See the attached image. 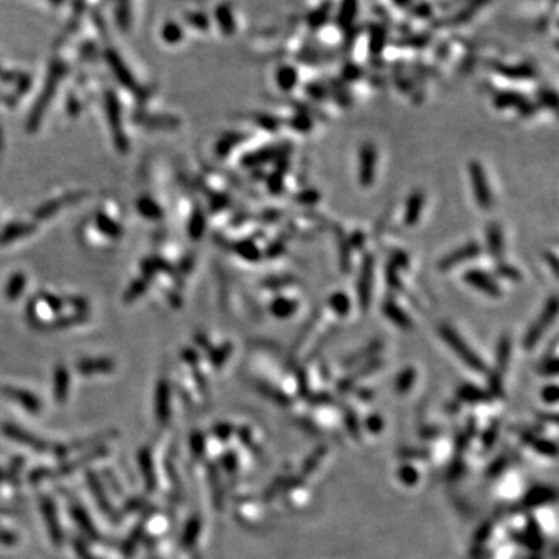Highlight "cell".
I'll return each instance as SVG.
<instances>
[{"label":"cell","instance_id":"6da1fadb","mask_svg":"<svg viewBox=\"0 0 559 559\" xmlns=\"http://www.w3.org/2000/svg\"><path fill=\"white\" fill-rule=\"evenodd\" d=\"M440 336H441V339H443L455 351V355H459L461 359H463V362L468 364L469 367H472L477 371L485 370V365H483V362L480 361V357L468 347L466 342L461 339V337L457 334V331H455L452 327L441 325Z\"/></svg>","mask_w":559,"mask_h":559},{"label":"cell","instance_id":"7a4b0ae2","mask_svg":"<svg viewBox=\"0 0 559 559\" xmlns=\"http://www.w3.org/2000/svg\"><path fill=\"white\" fill-rule=\"evenodd\" d=\"M469 179H471L475 201L482 209H489L493 205V193L489 188L486 172L479 162L469 163Z\"/></svg>","mask_w":559,"mask_h":559},{"label":"cell","instance_id":"3957f363","mask_svg":"<svg viewBox=\"0 0 559 559\" xmlns=\"http://www.w3.org/2000/svg\"><path fill=\"white\" fill-rule=\"evenodd\" d=\"M376 163H378V153L373 144L367 143L361 148L359 153V182L364 186H368L375 181L376 176Z\"/></svg>","mask_w":559,"mask_h":559},{"label":"cell","instance_id":"277c9868","mask_svg":"<svg viewBox=\"0 0 559 559\" xmlns=\"http://www.w3.org/2000/svg\"><path fill=\"white\" fill-rule=\"evenodd\" d=\"M373 271H375V258L367 255L361 267V275L357 281V295L359 305L364 309H368L371 300V286H373Z\"/></svg>","mask_w":559,"mask_h":559},{"label":"cell","instance_id":"5b68a950","mask_svg":"<svg viewBox=\"0 0 559 559\" xmlns=\"http://www.w3.org/2000/svg\"><path fill=\"white\" fill-rule=\"evenodd\" d=\"M465 281L483 294H488L491 297L500 295L499 283H497L488 272H483L480 269H469V271H466Z\"/></svg>","mask_w":559,"mask_h":559},{"label":"cell","instance_id":"8992f818","mask_svg":"<svg viewBox=\"0 0 559 559\" xmlns=\"http://www.w3.org/2000/svg\"><path fill=\"white\" fill-rule=\"evenodd\" d=\"M480 251H482L480 244L475 243V241H471V243L461 246L460 248H457V251L446 255V257L440 261L438 267L441 269V271H447V269H452L455 266L465 263V261L479 257Z\"/></svg>","mask_w":559,"mask_h":559},{"label":"cell","instance_id":"52a82bcc","mask_svg":"<svg viewBox=\"0 0 559 559\" xmlns=\"http://www.w3.org/2000/svg\"><path fill=\"white\" fill-rule=\"evenodd\" d=\"M382 314L399 328H403V329L412 328L410 317L404 313V309L399 306L398 303H395V300L393 299H387L382 303Z\"/></svg>","mask_w":559,"mask_h":559},{"label":"cell","instance_id":"ba28073f","mask_svg":"<svg viewBox=\"0 0 559 559\" xmlns=\"http://www.w3.org/2000/svg\"><path fill=\"white\" fill-rule=\"evenodd\" d=\"M423 207H424V193L413 191L405 202V211H404L405 225H415L418 223Z\"/></svg>","mask_w":559,"mask_h":559},{"label":"cell","instance_id":"9c48e42d","mask_svg":"<svg viewBox=\"0 0 559 559\" xmlns=\"http://www.w3.org/2000/svg\"><path fill=\"white\" fill-rule=\"evenodd\" d=\"M486 239H488V251L494 258L500 260L503 255V233L500 225L497 223H491L486 229Z\"/></svg>","mask_w":559,"mask_h":559},{"label":"cell","instance_id":"30bf717a","mask_svg":"<svg viewBox=\"0 0 559 559\" xmlns=\"http://www.w3.org/2000/svg\"><path fill=\"white\" fill-rule=\"evenodd\" d=\"M357 11H359L357 0H342L339 11H337V24H339V27H342V29H348V27H351V24L356 20Z\"/></svg>","mask_w":559,"mask_h":559},{"label":"cell","instance_id":"8fae6325","mask_svg":"<svg viewBox=\"0 0 559 559\" xmlns=\"http://www.w3.org/2000/svg\"><path fill=\"white\" fill-rule=\"evenodd\" d=\"M299 303L288 297H277L271 303V313L277 317V319H289L295 314Z\"/></svg>","mask_w":559,"mask_h":559},{"label":"cell","instance_id":"7c38bea8","mask_svg":"<svg viewBox=\"0 0 559 559\" xmlns=\"http://www.w3.org/2000/svg\"><path fill=\"white\" fill-rule=\"evenodd\" d=\"M275 78H277V84L281 91L289 92L299 82V72L292 66H281L277 70V77Z\"/></svg>","mask_w":559,"mask_h":559},{"label":"cell","instance_id":"4fadbf2b","mask_svg":"<svg viewBox=\"0 0 559 559\" xmlns=\"http://www.w3.org/2000/svg\"><path fill=\"white\" fill-rule=\"evenodd\" d=\"M331 10H333V3L325 2V3H322L319 8H315L313 13H311L308 17V24L311 29H320V27L329 19Z\"/></svg>","mask_w":559,"mask_h":559},{"label":"cell","instance_id":"5bb4252c","mask_svg":"<svg viewBox=\"0 0 559 559\" xmlns=\"http://www.w3.org/2000/svg\"><path fill=\"white\" fill-rule=\"evenodd\" d=\"M328 303H329L331 309H333L337 315H341V317L348 315L351 303H350V297H348L347 294H345V292H341V291H339V292L331 294Z\"/></svg>","mask_w":559,"mask_h":559},{"label":"cell","instance_id":"9a60e30c","mask_svg":"<svg viewBox=\"0 0 559 559\" xmlns=\"http://www.w3.org/2000/svg\"><path fill=\"white\" fill-rule=\"evenodd\" d=\"M495 106L500 109L505 107H516V106H523L526 105V96L516 92H503L500 95L495 96Z\"/></svg>","mask_w":559,"mask_h":559},{"label":"cell","instance_id":"2e32d148","mask_svg":"<svg viewBox=\"0 0 559 559\" xmlns=\"http://www.w3.org/2000/svg\"><path fill=\"white\" fill-rule=\"evenodd\" d=\"M413 378H415V373L413 370H405L401 373V376L398 378L396 381V389L399 392H405L412 387V382H413Z\"/></svg>","mask_w":559,"mask_h":559},{"label":"cell","instance_id":"e0dca14e","mask_svg":"<svg viewBox=\"0 0 559 559\" xmlns=\"http://www.w3.org/2000/svg\"><path fill=\"white\" fill-rule=\"evenodd\" d=\"M291 126L295 131H300V133H306L311 128H313V121H311L306 115H295L294 119L291 120Z\"/></svg>","mask_w":559,"mask_h":559},{"label":"cell","instance_id":"ac0fdd59","mask_svg":"<svg viewBox=\"0 0 559 559\" xmlns=\"http://www.w3.org/2000/svg\"><path fill=\"white\" fill-rule=\"evenodd\" d=\"M384 33L381 31H375L371 34V40H370V48H371V53H379L381 52V48L384 45Z\"/></svg>","mask_w":559,"mask_h":559},{"label":"cell","instance_id":"d6986e66","mask_svg":"<svg viewBox=\"0 0 559 559\" xmlns=\"http://www.w3.org/2000/svg\"><path fill=\"white\" fill-rule=\"evenodd\" d=\"M413 15H415L417 17H423V19L429 17V16L432 15L431 5H427V3H418V5L415 6V8H413Z\"/></svg>","mask_w":559,"mask_h":559},{"label":"cell","instance_id":"ffe728a7","mask_svg":"<svg viewBox=\"0 0 559 559\" xmlns=\"http://www.w3.org/2000/svg\"><path fill=\"white\" fill-rule=\"evenodd\" d=\"M499 274L502 275V277H505V278H512V280H519L521 278V274L516 271L514 267H512V266H500L499 267Z\"/></svg>","mask_w":559,"mask_h":559},{"label":"cell","instance_id":"44dd1931","mask_svg":"<svg viewBox=\"0 0 559 559\" xmlns=\"http://www.w3.org/2000/svg\"><path fill=\"white\" fill-rule=\"evenodd\" d=\"M306 91L311 96H315V98H323L325 96V89L319 84H309Z\"/></svg>","mask_w":559,"mask_h":559},{"label":"cell","instance_id":"7402d4cb","mask_svg":"<svg viewBox=\"0 0 559 559\" xmlns=\"http://www.w3.org/2000/svg\"><path fill=\"white\" fill-rule=\"evenodd\" d=\"M544 395L550 396L549 401H555V398H556V387H555V385H553V387H549L547 390H545Z\"/></svg>","mask_w":559,"mask_h":559},{"label":"cell","instance_id":"603a6c76","mask_svg":"<svg viewBox=\"0 0 559 559\" xmlns=\"http://www.w3.org/2000/svg\"><path fill=\"white\" fill-rule=\"evenodd\" d=\"M393 3L396 6H401V8H407V6L413 3V0H393Z\"/></svg>","mask_w":559,"mask_h":559}]
</instances>
